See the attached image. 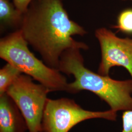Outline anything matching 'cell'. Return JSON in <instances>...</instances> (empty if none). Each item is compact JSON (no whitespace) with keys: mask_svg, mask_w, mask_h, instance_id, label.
<instances>
[{"mask_svg":"<svg viewBox=\"0 0 132 132\" xmlns=\"http://www.w3.org/2000/svg\"><path fill=\"white\" fill-rule=\"evenodd\" d=\"M19 30L28 45L52 68L58 69L61 56L67 50L89 49L87 44L72 37L83 36L87 31L70 18L63 0H33L24 13Z\"/></svg>","mask_w":132,"mask_h":132,"instance_id":"obj_1","label":"cell"},{"mask_svg":"<svg viewBox=\"0 0 132 132\" xmlns=\"http://www.w3.org/2000/svg\"><path fill=\"white\" fill-rule=\"evenodd\" d=\"M81 50L69 49L60 58L58 70L75 78L73 82L68 84L67 92L76 94L88 90L115 112L132 110V79L115 80L90 71L85 67Z\"/></svg>","mask_w":132,"mask_h":132,"instance_id":"obj_2","label":"cell"},{"mask_svg":"<svg viewBox=\"0 0 132 132\" xmlns=\"http://www.w3.org/2000/svg\"><path fill=\"white\" fill-rule=\"evenodd\" d=\"M20 30L0 40V58L28 75L51 92L66 91L68 84L66 77L58 69L52 68L34 55Z\"/></svg>","mask_w":132,"mask_h":132,"instance_id":"obj_3","label":"cell"},{"mask_svg":"<svg viewBox=\"0 0 132 132\" xmlns=\"http://www.w3.org/2000/svg\"><path fill=\"white\" fill-rule=\"evenodd\" d=\"M117 112L91 111L82 108L73 99L47 98L42 122V132H69L74 126L85 120L102 118L116 121Z\"/></svg>","mask_w":132,"mask_h":132,"instance_id":"obj_4","label":"cell"},{"mask_svg":"<svg viewBox=\"0 0 132 132\" xmlns=\"http://www.w3.org/2000/svg\"><path fill=\"white\" fill-rule=\"evenodd\" d=\"M51 92L47 87L34 82L30 76L22 73L6 91L19 108L29 132H42L44 112Z\"/></svg>","mask_w":132,"mask_h":132,"instance_id":"obj_5","label":"cell"},{"mask_svg":"<svg viewBox=\"0 0 132 132\" xmlns=\"http://www.w3.org/2000/svg\"><path fill=\"white\" fill-rule=\"evenodd\" d=\"M95 36L101 52L98 73L109 76L112 67L120 66L128 71L132 78V39L119 38L105 28L97 29Z\"/></svg>","mask_w":132,"mask_h":132,"instance_id":"obj_6","label":"cell"},{"mask_svg":"<svg viewBox=\"0 0 132 132\" xmlns=\"http://www.w3.org/2000/svg\"><path fill=\"white\" fill-rule=\"evenodd\" d=\"M26 122L19 108L6 93L0 95V132H25Z\"/></svg>","mask_w":132,"mask_h":132,"instance_id":"obj_7","label":"cell"},{"mask_svg":"<svg viewBox=\"0 0 132 132\" xmlns=\"http://www.w3.org/2000/svg\"><path fill=\"white\" fill-rule=\"evenodd\" d=\"M24 14L10 0H0L1 29L14 28L16 30H19Z\"/></svg>","mask_w":132,"mask_h":132,"instance_id":"obj_8","label":"cell"},{"mask_svg":"<svg viewBox=\"0 0 132 132\" xmlns=\"http://www.w3.org/2000/svg\"><path fill=\"white\" fill-rule=\"evenodd\" d=\"M22 73L15 67L7 63L0 70V95L7 89Z\"/></svg>","mask_w":132,"mask_h":132,"instance_id":"obj_9","label":"cell"},{"mask_svg":"<svg viewBox=\"0 0 132 132\" xmlns=\"http://www.w3.org/2000/svg\"><path fill=\"white\" fill-rule=\"evenodd\" d=\"M113 28L124 34L132 35V8L125 9L120 12L117 24Z\"/></svg>","mask_w":132,"mask_h":132,"instance_id":"obj_10","label":"cell"},{"mask_svg":"<svg viewBox=\"0 0 132 132\" xmlns=\"http://www.w3.org/2000/svg\"><path fill=\"white\" fill-rule=\"evenodd\" d=\"M122 130L121 132H132V110L123 112L122 114Z\"/></svg>","mask_w":132,"mask_h":132,"instance_id":"obj_11","label":"cell"},{"mask_svg":"<svg viewBox=\"0 0 132 132\" xmlns=\"http://www.w3.org/2000/svg\"><path fill=\"white\" fill-rule=\"evenodd\" d=\"M33 0H13V3L16 7L23 13H24L28 6Z\"/></svg>","mask_w":132,"mask_h":132,"instance_id":"obj_12","label":"cell"},{"mask_svg":"<svg viewBox=\"0 0 132 132\" xmlns=\"http://www.w3.org/2000/svg\"><path fill=\"white\" fill-rule=\"evenodd\" d=\"M124 1H126V0H124Z\"/></svg>","mask_w":132,"mask_h":132,"instance_id":"obj_13","label":"cell"}]
</instances>
